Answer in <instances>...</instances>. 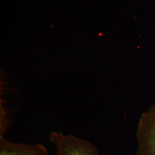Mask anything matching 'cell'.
Returning a JSON list of instances; mask_svg holds the SVG:
<instances>
[{"label":"cell","instance_id":"obj_2","mask_svg":"<svg viewBox=\"0 0 155 155\" xmlns=\"http://www.w3.org/2000/svg\"><path fill=\"white\" fill-rule=\"evenodd\" d=\"M136 155H155V105L144 112L139 120Z\"/></svg>","mask_w":155,"mask_h":155},{"label":"cell","instance_id":"obj_1","mask_svg":"<svg viewBox=\"0 0 155 155\" xmlns=\"http://www.w3.org/2000/svg\"><path fill=\"white\" fill-rule=\"evenodd\" d=\"M50 139L57 149L56 155H100L90 141L72 134L53 132L50 134Z\"/></svg>","mask_w":155,"mask_h":155},{"label":"cell","instance_id":"obj_3","mask_svg":"<svg viewBox=\"0 0 155 155\" xmlns=\"http://www.w3.org/2000/svg\"><path fill=\"white\" fill-rule=\"evenodd\" d=\"M0 155H50L42 144L15 143L6 140L0 133Z\"/></svg>","mask_w":155,"mask_h":155}]
</instances>
